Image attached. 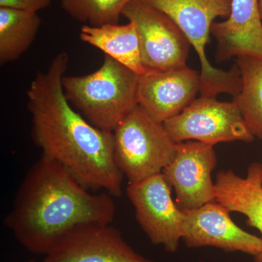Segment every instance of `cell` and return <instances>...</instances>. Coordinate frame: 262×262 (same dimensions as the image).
I'll list each match as a JSON object with an SVG mask.
<instances>
[{"mask_svg": "<svg viewBox=\"0 0 262 262\" xmlns=\"http://www.w3.org/2000/svg\"><path fill=\"white\" fill-rule=\"evenodd\" d=\"M183 212L182 241L187 247H214L253 257L262 252L261 237L239 228L231 219V211L218 202H209L196 209Z\"/></svg>", "mask_w": 262, "mask_h": 262, "instance_id": "30bf717a", "label": "cell"}, {"mask_svg": "<svg viewBox=\"0 0 262 262\" xmlns=\"http://www.w3.org/2000/svg\"><path fill=\"white\" fill-rule=\"evenodd\" d=\"M131 0H61L62 9L72 18L92 27L118 24Z\"/></svg>", "mask_w": 262, "mask_h": 262, "instance_id": "ac0fdd59", "label": "cell"}, {"mask_svg": "<svg viewBox=\"0 0 262 262\" xmlns=\"http://www.w3.org/2000/svg\"><path fill=\"white\" fill-rule=\"evenodd\" d=\"M127 195L150 241L167 252H176L182 239L184 214L172 199L170 186L163 173L129 184Z\"/></svg>", "mask_w": 262, "mask_h": 262, "instance_id": "ba28073f", "label": "cell"}, {"mask_svg": "<svg viewBox=\"0 0 262 262\" xmlns=\"http://www.w3.org/2000/svg\"><path fill=\"white\" fill-rule=\"evenodd\" d=\"M69 63L68 53L61 52L29 85L33 141L85 189L120 196L123 175L114 158L113 132L95 127L69 102L63 87Z\"/></svg>", "mask_w": 262, "mask_h": 262, "instance_id": "6da1fadb", "label": "cell"}, {"mask_svg": "<svg viewBox=\"0 0 262 262\" xmlns=\"http://www.w3.org/2000/svg\"><path fill=\"white\" fill-rule=\"evenodd\" d=\"M53 0H0V8L38 13L51 5Z\"/></svg>", "mask_w": 262, "mask_h": 262, "instance_id": "d6986e66", "label": "cell"}, {"mask_svg": "<svg viewBox=\"0 0 262 262\" xmlns=\"http://www.w3.org/2000/svg\"><path fill=\"white\" fill-rule=\"evenodd\" d=\"M214 184L215 201L231 212L246 215V224L257 229L262 239V163L251 164L246 178L232 170H221ZM253 258L262 262V252Z\"/></svg>", "mask_w": 262, "mask_h": 262, "instance_id": "5bb4252c", "label": "cell"}, {"mask_svg": "<svg viewBox=\"0 0 262 262\" xmlns=\"http://www.w3.org/2000/svg\"><path fill=\"white\" fill-rule=\"evenodd\" d=\"M211 33L217 42V62L239 56L262 58L259 0H232L228 18L214 22Z\"/></svg>", "mask_w": 262, "mask_h": 262, "instance_id": "4fadbf2b", "label": "cell"}, {"mask_svg": "<svg viewBox=\"0 0 262 262\" xmlns=\"http://www.w3.org/2000/svg\"><path fill=\"white\" fill-rule=\"evenodd\" d=\"M217 160L213 146L196 141L177 144V155L163 170L164 177L177 196L182 211H189L215 201L212 171Z\"/></svg>", "mask_w": 262, "mask_h": 262, "instance_id": "9c48e42d", "label": "cell"}, {"mask_svg": "<svg viewBox=\"0 0 262 262\" xmlns=\"http://www.w3.org/2000/svg\"><path fill=\"white\" fill-rule=\"evenodd\" d=\"M41 25L34 12L0 8V63L19 59L32 46Z\"/></svg>", "mask_w": 262, "mask_h": 262, "instance_id": "2e32d148", "label": "cell"}, {"mask_svg": "<svg viewBox=\"0 0 262 262\" xmlns=\"http://www.w3.org/2000/svg\"><path fill=\"white\" fill-rule=\"evenodd\" d=\"M174 142L196 141L214 146L218 143L239 141L251 142L242 114L234 102L201 96L177 116L163 122Z\"/></svg>", "mask_w": 262, "mask_h": 262, "instance_id": "52a82bcc", "label": "cell"}, {"mask_svg": "<svg viewBox=\"0 0 262 262\" xmlns=\"http://www.w3.org/2000/svg\"><path fill=\"white\" fill-rule=\"evenodd\" d=\"M236 64L241 72L242 87L233 101L251 134L262 139V58L239 56Z\"/></svg>", "mask_w": 262, "mask_h": 262, "instance_id": "e0dca14e", "label": "cell"}, {"mask_svg": "<svg viewBox=\"0 0 262 262\" xmlns=\"http://www.w3.org/2000/svg\"><path fill=\"white\" fill-rule=\"evenodd\" d=\"M82 42L97 48L115 61L139 76L146 74L141 61L140 44L135 24H106L92 27L84 24L80 29Z\"/></svg>", "mask_w": 262, "mask_h": 262, "instance_id": "9a60e30c", "label": "cell"}, {"mask_svg": "<svg viewBox=\"0 0 262 262\" xmlns=\"http://www.w3.org/2000/svg\"><path fill=\"white\" fill-rule=\"evenodd\" d=\"M140 76L105 55L102 65L93 73L64 76L66 97L95 127L113 132L136 107Z\"/></svg>", "mask_w": 262, "mask_h": 262, "instance_id": "3957f363", "label": "cell"}, {"mask_svg": "<svg viewBox=\"0 0 262 262\" xmlns=\"http://www.w3.org/2000/svg\"><path fill=\"white\" fill-rule=\"evenodd\" d=\"M122 16L135 24L146 73L187 67L190 44L168 15L143 0H131Z\"/></svg>", "mask_w": 262, "mask_h": 262, "instance_id": "8992f818", "label": "cell"}, {"mask_svg": "<svg viewBox=\"0 0 262 262\" xmlns=\"http://www.w3.org/2000/svg\"><path fill=\"white\" fill-rule=\"evenodd\" d=\"M168 15L186 36L201 63V93L204 97L216 98L226 94L232 98L242 87L241 72L234 64L228 71L213 67L206 56V45L214 20L228 17L232 0H143Z\"/></svg>", "mask_w": 262, "mask_h": 262, "instance_id": "277c9868", "label": "cell"}, {"mask_svg": "<svg viewBox=\"0 0 262 262\" xmlns=\"http://www.w3.org/2000/svg\"><path fill=\"white\" fill-rule=\"evenodd\" d=\"M113 198L90 192L42 155L24 177L5 225L26 249L47 255L77 229L110 225L116 213Z\"/></svg>", "mask_w": 262, "mask_h": 262, "instance_id": "7a4b0ae2", "label": "cell"}, {"mask_svg": "<svg viewBox=\"0 0 262 262\" xmlns=\"http://www.w3.org/2000/svg\"><path fill=\"white\" fill-rule=\"evenodd\" d=\"M29 262H37V261H34V260H31V261H29Z\"/></svg>", "mask_w": 262, "mask_h": 262, "instance_id": "44dd1931", "label": "cell"}, {"mask_svg": "<svg viewBox=\"0 0 262 262\" xmlns=\"http://www.w3.org/2000/svg\"><path fill=\"white\" fill-rule=\"evenodd\" d=\"M177 144L163 122L137 105L113 131V154L117 168L129 184L163 172L177 155Z\"/></svg>", "mask_w": 262, "mask_h": 262, "instance_id": "5b68a950", "label": "cell"}, {"mask_svg": "<svg viewBox=\"0 0 262 262\" xmlns=\"http://www.w3.org/2000/svg\"><path fill=\"white\" fill-rule=\"evenodd\" d=\"M45 262H155L136 252L110 225L81 227L46 255Z\"/></svg>", "mask_w": 262, "mask_h": 262, "instance_id": "8fae6325", "label": "cell"}, {"mask_svg": "<svg viewBox=\"0 0 262 262\" xmlns=\"http://www.w3.org/2000/svg\"><path fill=\"white\" fill-rule=\"evenodd\" d=\"M200 89L199 72L188 67L148 72L139 78L138 103L151 117L164 122L190 105Z\"/></svg>", "mask_w": 262, "mask_h": 262, "instance_id": "7c38bea8", "label": "cell"}, {"mask_svg": "<svg viewBox=\"0 0 262 262\" xmlns=\"http://www.w3.org/2000/svg\"><path fill=\"white\" fill-rule=\"evenodd\" d=\"M259 10L260 13H261V16L262 18V0H259Z\"/></svg>", "mask_w": 262, "mask_h": 262, "instance_id": "ffe728a7", "label": "cell"}]
</instances>
